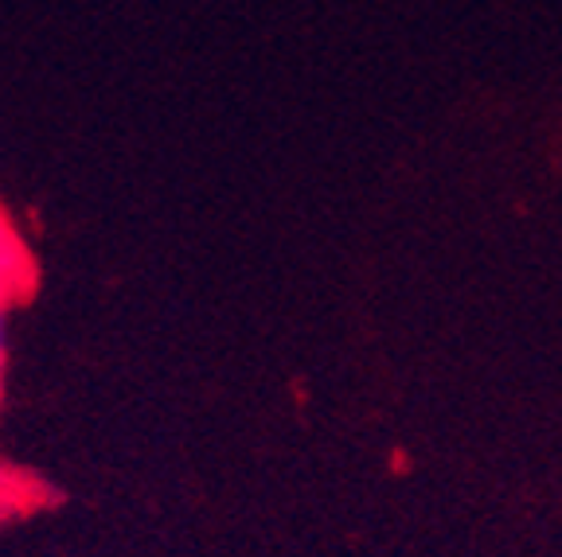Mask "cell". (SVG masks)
<instances>
[{
    "instance_id": "6da1fadb",
    "label": "cell",
    "mask_w": 562,
    "mask_h": 557,
    "mask_svg": "<svg viewBox=\"0 0 562 557\" xmlns=\"http://www.w3.org/2000/svg\"><path fill=\"white\" fill-rule=\"evenodd\" d=\"M20 281H24V250L16 235H9L0 238V378H4V320H9V305Z\"/></svg>"
},
{
    "instance_id": "7a4b0ae2",
    "label": "cell",
    "mask_w": 562,
    "mask_h": 557,
    "mask_svg": "<svg viewBox=\"0 0 562 557\" xmlns=\"http://www.w3.org/2000/svg\"><path fill=\"white\" fill-rule=\"evenodd\" d=\"M12 230H9V223H4V218H0V238H9Z\"/></svg>"
}]
</instances>
